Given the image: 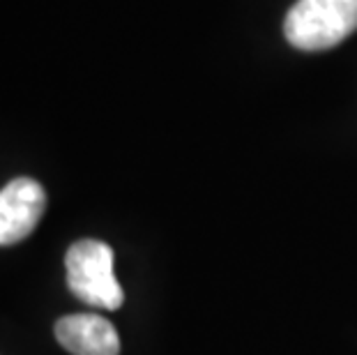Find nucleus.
I'll return each mask as SVG.
<instances>
[{"instance_id": "obj_3", "label": "nucleus", "mask_w": 357, "mask_h": 355, "mask_svg": "<svg viewBox=\"0 0 357 355\" xmlns=\"http://www.w3.org/2000/svg\"><path fill=\"white\" fill-rule=\"evenodd\" d=\"M47 208L44 187L33 178H17L0 190V247L17 245L40 224Z\"/></svg>"}, {"instance_id": "obj_4", "label": "nucleus", "mask_w": 357, "mask_h": 355, "mask_svg": "<svg viewBox=\"0 0 357 355\" xmlns=\"http://www.w3.org/2000/svg\"><path fill=\"white\" fill-rule=\"evenodd\" d=\"M58 344L72 355H118L120 337L109 321L97 314H72L56 323Z\"/></svg>"}, {"instance_id": "obj_1", "label": "nucleus", "mask_w": 357, "mask_h": 355, "mask_svg": "<svg viewBox=\"0 0 357 355\" xmlns=\"http://www.w3.org/2000/svg\"><path fill=\"white\" fill-rule=\"evenodd\" d=\"M357 30V0H298L284 19L286 40L302 51L337 47Z\"/></svg>"}, {"instance_id": "obj_2", "label": "nucleus", "mask_w": 357, "mask_h": 355, "mask_svg": "<svg viewBox=\"0 0 357 355\" xmlns=\"http://www.w3.org/2000/svg\"><path fill=\"white\" fill-rule=\"evenodd\" d=\"M67 286L86 305L120 309L125 293L113 275V249L100 240H79L65 256Z\"/></svg>"}]
</instances>
